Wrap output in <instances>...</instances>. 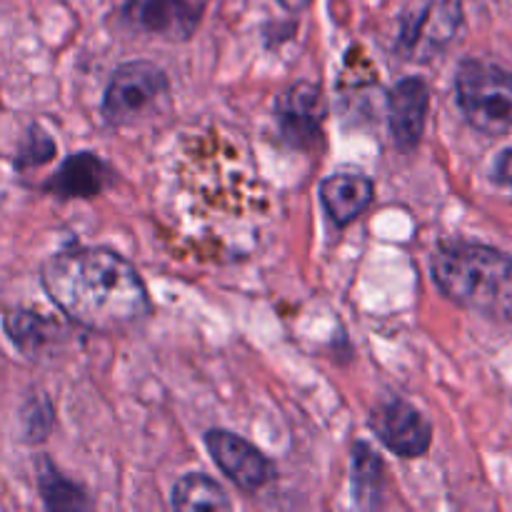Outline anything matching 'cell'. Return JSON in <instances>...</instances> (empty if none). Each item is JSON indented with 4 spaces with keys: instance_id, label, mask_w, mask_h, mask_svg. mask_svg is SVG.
I'll list each match as a JSON object with an SVG mask.
<instances>
[{
    "instance_id": "obj_18",
    "label": "cell",
    "mask_w": 512,
    "mask_h": 512,
    "mask_svg": "<svg viewBox=\"0 0 512 512\" xmlns=\"http://www.w3.org/2000/svg\"><path fill=\"white\" fill-rule=\"evenodd\" d=\"M493 180L498 185H503V188L512 190V148L503 150V153L498 155V160H495Z\"/></svg>"
},
{
    "instance_id": "obj_13",
    "label": "cell",
    "mask_w": 512,
    "mask_h": 512,
    "mask_svg": "<svg viewBox=\"0 0 512 512\" xmlns=\"http://www.w3.org/2000/svg\"><path fill=\"white\" fill-rule=\"evenodd\" d=\"M385 465L368 443L353 448V498L360 508H375L383 495Z\"/></svg>"
},
{
    "instance_id": "obj_10",
    "label": "cell",
    "mask_w": 512,
    "mask_h": 512,
    "mask_svg": "<svg viewBox=\"0 0 512 512\" xmlns=\"http://www.w3.org/2000/svg\"><path fill=\"white\" fill-rule=\"evenodd\" d=\"M115 173L103 158L85 150L63 160L53 178L43 185L58 198H95L113 185Z\"/></svg>"
},
{
    "instance_id": "obj_14",
    "label": "cell",
    "mask_w": 512,
    "mask_h": 512,
    "mask_svg": "<svg viewBox=\"0 0 512 512\" xmlns=\"http://www.w3.org/2000/svg\"><path fill=\"white\" fill-rule=\"evenodd\" d=\"M170 505L175 510H230V500L225 490L213 478L200 473L183 475L173 485Z\"/></svg>"
},
{
    "instance_id": "obj_7",
    "label": "cell",
    "mask_w": 512,
    "mask_h": 512,
    "mask_svg": "<svg viewBox=\"0 0 512 512\" xmlns=\"http://www.w3.org/2000/svg\"><path fill=\"white\" fill-rule=\"evenodd\" d=\"M370 428L375 430L380 443L400 458H420L433 445V428L425 415L400 398L378 405L370 415Z\"/></svg>"
},
{
    "instance_id": "obj_2",
    "label": "cell",
    "mask_w": 512,
    "mask_h": 512,
    "mask_svg": "<svg viewBox=\"0 0 512 512\" xmlns=\"http://www.w3.org/2000/svg\"><path fill=\"white\" fill-rule=\"evenodd\" d=\"M433 280L448 300L473 313L512 320V255L483 243H443L430 260Z\"/></svg>"
},
{
    "instance_id": "obj_3",
    "label": "cell",
    "mask_w": 512,
    "mask_h": 512,
    "mask_svg": "<svg viewBox=\"0 0 512 512\" xmlns=\"http://www.w3.org/2000/svg\"><path fill=\"white\" fill-rule=\"evenodd\" d=\"M455 98L475 130L512 133V70L488 60H463L455 75Z\"/></svg>"
},
{
    "instance_id": "obj_19",
    "label": "cell",
    "mask_w": 512,
    "mask_h": 512,
    "mask_svg": "<svg viewBox=\"0 0 512 512\" xmlns=\"http://www.w3.org/2000/svg\"><path fill=\"white\" fill-rule=\"evenodd\" d=\"M278 3L283 5L285 10H290V13H300V10L308 8V5L313 3V0H278Z\"/></svg>"
},
{
    "instance_id": "obj_16",
    "label": "cell",
    "mask_w": 512,
    "mask_h": 512,
    "mask_svg": "<svg viewBox=\"0 0 512 512\" xmlns=\"http://www.w3.org/2000/svg\"><path fill=\"white\" fill-rule=\"evenodd\" d=\"M53 155H55V140L50 138L45 130L30 128L28 138H25L23 145H20V153L18 158H15V165H18L20 170L40 168V165H45L48 160H53Z\"/></svg>"
},
{
    "instance_id": "obj_17",
    "label": "cell",
    "mask_w": 512,
    "mask_h": 512,
    "mask_svg": "<svg viewBox=\"0 0 512 512\" xmlns=\"http://www.w3.org/2000/svg\"><path fill=\"white\" fill-rule=\"evenodd\" d=\"M23 425L25 438H28L30 443H33V440L35 443L43 440L45 435L50 433V428H53V410H50V405L45 403V400H33V403L23 410Z\"/></svg>"
},
{
    "instance_id": "obj_8",
    "label": "cell",
    "mask_w": 512,
    "mask_h": 512,
    "mask_svg": "<svg viewBox=\"0 0 512 512\" xmlns=\"http://www.w3.org/2000/svg\"><path fill=\"white\" fill-rule=\"evenodd\" d=\"M390 110V135H393L395 148L410 153L420 145L428 123L430 110V90L423 78H403L395 83L388 98Z\"/></svg>"
},
{
    "instance_id": "obj_15",
    "label": "cell",
    "mask_w": 512,
    "mask_h": 512,
    "mask_svg": "<svg viewBox=\"0 0 512 512\" xmlns=\"http://www.w3.org/2000/svg\"><path fill=\"white\" fill-rule=\"evenodd\" d=\"M38 488L43 495V503L50 510H85L90 508V500L73 480L63 478L60 470L48 458L38 460Z\"/></svg>"
},
{
    "instance_id": "obj_12",
    "label": "cell",
    "mask_w": 512,
    "mask_h": 512,
    "mask_svg": "<svg viewBox=\"0 0 512 512\" xmlns=\"http://www.w3.org/2000/svg\"><path fill=\"white\" fill-rule=\"evenodd\" d=\"M10 343L28 358H40L55 343L58 325L33 310H13L3 320Z\"/></svg>"
},
{
    "instance_id": "obj_1",
    "label": "cell",
    "mask_w": 512,
    "mask_h": 512,
    "mask_svg": "<svg viewBox=\"0 0 512 512\" xmlns=\"http://www.w3.org/2000/svg\"><path fill=\"white\" fill-rule=\"evenodd\" d=\"M48 298L65 318L93 333H123L150 315V295L138 270L108 248H73L40 270Z\"/></svg>"
},
{
    "instance_id": "obj_11",
    "label": "cell",
    "mask_w": 512,
    "mask_h": 512,
    "mask_svg": "<svg viewBox=\"0 0 512 512\" xmlns=\"http://www.w3.org/2000/svg\"><path fill=\"white\" fill-rule=\"evenodd\" d=\"M375 185L363 173H335L320 183V203L335 225L345 228L370 208Z\"/></svg>"
},
{
    "instance_id": "obj_5",
    "label": "cell",
    "mask_w": 512,
    "mask_h": 512,
    "mask_svg": "<svg viewBox=\"0 0 512 512\" xmlns=\"http://www.w3.org/2000/svg\"><path fill=\"white\" fill-rule=\"evenodd\" d=\"M205 445L225 478L243 493H258L275 478V468L253 443L230 430H208Z\"/></svg>"
},
{
    "instance_id": "obj_6",
    "label": "cell",
    "mask_w": 512,
    "mask_h": 512,
    "mask_svg": "<svg viewBox=\"0 0 512 512\" xmlns=\"http://www.w3.org/2000/svg\"><path fill=\"white\" fill-rule=\"evenodd\" d=\"M328 115V103L318 85L295 83L275 100V120L278 130L293 148H313L323 133V120Z\"/></svg>"
},
{
    "instance_id": "obj_9",
    "label": "cell",
    "mask_w": 512,
    "mask_h": 512,
    "mask_svg": "<svg viewBox=\"0 0 512 512\" xmlns=\"http://www.w3.org/2000/svg\"><path fill=\"white\" fill-rule=\"evenodd\" d=\"M125 15L135 28L168 40H188L198 28L190 0H125Z\"/></svg>"
},
{
    "instance_id": "obj_4",
    "label": "cell",
    "mask_w": 512,
    "mask_h": 512,
    "mask_svg": "<svg viewBox=\"0 0 512 512\" xmlns=\"http://www.w3.org/2000/svg\"><path fill=\"white\" fill-rule=\"evenodd\" d=\"M168 93V75L150 60H130L110 78L103 98V113L113 125L133 123L150 105Z\"/></svg>"
}]
</instances>
